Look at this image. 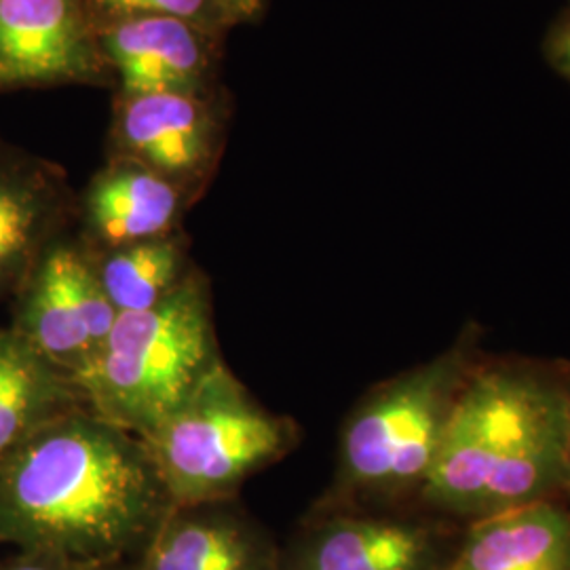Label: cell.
<instances>
[{
  "label": "cell",
  "instance_id": "obj_10",
  "mask_svg": "<svg viewBox=\"0 0 570 570\" xmlns=\"http://www.w3.org/2000/svg\"><path fill=\"white\" fill-rule=\"evenodd\" d=\"M72 197L60 165L0 138V301L63 237Z\"/></svg>",
  "mask_w": 570,
  "mask_h": 570
},
{
  "label": "cell",
  "instance_id": "obj_21",
  "mask_svg": "<svg viewBox=\"0 0 570 570\" xmlns=\"http://www.w3.org/2000/svg\"><path fill=\"white\" fill-rule=\"evenodd\" d=\"M560 501L570 510V454L569 465H567V473H564V482H562V492H560Z\"/></svg>",
  "mask_w": 570,
  "mask_h": 570
},
{
  "label": "cell",
  "instance_id": "obj_20",
  "mask_svg": "<svg viewBox=\"0 0 570 570\" xmlns=\"http://www.w3.org/2000/svg\"><path fill=\"white\" fill-rule=\"evenodd\" d=\"M225 2L237 13L239 20H247V18L258 16V11L263 7V0H225Z\"/></svg>",
  "mask_w": 570,
  "mask_h": 570
},
{
  "label": "cell",
  "instance_id": "obj_4",
  "mask_svg": "<svg viewBox=\"0 0 570 570\" xmlns=\"http://www.w3.org/2000/svg\"><path fill=\"white\" fill-rule=\"evenodd\" d=\"M220 364L209 284L193 268L164 303L119 315L102 348L68 379L94 414L144 438Z\"/></svg>",
  "mask_w": 570,
  "mask_h": 570
},
{
  "label": "cell",
  "instance_id": "obj_3",
  "mask_svg": "<svg viewBox=\"0 0 570 570\" xmlns=\"http://www.w3.org/2000/svg\"><path fill=\"white\" fill-rule=\"evenodd\" d=\"M482 327L419 366L367 389L341 429L332 487L320 510H410L428 484L459 395L482 357Z\"/></svg>",
  "mask_w": 570,
  "mask_h": 570
},
{
  "label": "cell",
  "instance_id": "obj_6",
  "mask_svg": "<svg viewBox=\"0 0 570 570\" xmlns=\"http://www.w3.org/2000/svg\"><path fill=\"white\" fill-rule=\"evenodd\" d=\"M465 527L416 510H317L282 570H450Z\"/></svg>",
  "mask_w": 570,
  "mask_h": 570
},
{
  "label": "cell",
  "instance_id": "obj_9",
  "mask_svg": "<svg viewBox=\"0 0 570 570\" xmlns=\"http://www.w3.org/2000/svg\"><path fill=\"white\" fill-rule=\"evenodd\" d=\"M220 129L199 94L122 96L115 144L131 159L176 184L193 202L218 157Z\"/></svg>",
  "mask_w": 570,
  "mask_h": 570
},
{
  "label": "cell",
  "instance_id": "obj_5",
  "mask_svg": "<svg viewBox=\"0 0 570 570\" xmlns=\"http://www.w3.org/2000/svg\"><path fill=\"white\" fill-rule=\"evenodd\" d=\"M140 440L174 508H188L233 499L247 478L301 444V428L261 406L220 364Z\"/></svg>",
  "mask_w": 570,
  "mask_h": 570
},
{
  "label": "cell",
  "instance_id": "obj_18",
  "mask_svg": "<svg viewBox=\"0 0 570 570\" xmlns=\"http://www.w3.org/2000/svg\"><path fill=\"white\" fill-rule=\"evenodd\" d=\"M63 556L51 551L16 550V553L0 560V570H87Z\"/></svg>",
  "mask_w": 570,
  "mask_h": 570
},
{
  "label": "cell",
  "instance_id": "obj_1",
  "mask_svg": "<svg viewBox=\"0 0 570 570\" xmlns=\"http://www.w3.org/2000/svg\"><path fill=\"white\" fill-rule=\"evenodd\" d=\"M174 503L142 440L77 407L0 465V546L81 567L144 551Z\"/></svg>",
  "mask_w": 570,
  "mask_h": 570
},
{
  "label": "cell",
  "instance_id": "obj_8",
  "mask_svg": "<svg viewBox=\"0 0 570 570\" xmlns=\"http://www.w3.org/2000/svg\"><path fill=\"white\" fill-rule=\"evenodd\" d=\"M87 0H0V94L104 75Z\"/></svg>",
  "mask_w": 570,
  "mask_h": 570
},
{
  "label": "cell",
  "instance_id": "obj_13",
  "mask_svg": "<svg viewBox=\"0 0 570 570\" xmlns=\"http://www.w3.org/2000/svg\"><path fill=\"white\" fill-rule=\"evenodd\" d=\"M186 193L157 171L115 157L89 183L81 202L85 244L100 252L178 233Z\"/></svg>",
  "mask_w": 570,
  "mask_h": 570
},
{
  "label": "cell",
  "instance_id": "obj_11",
  "mask_svg": "<svg viewBox=\"0 0 570 570\" xmlns=\"http://www.w3.org/2000/svg\"><path fill=\"white\" fill-rule=\"evenodd\" d=\"M138 569L282 570V551L228 499L169 511Z\"/></svg>",
  "mask_w": 570,
  "mask_h": 570
},
{
  "label": "cell",
  "instance_id": "obj_22",
  "mask_svg": "<svg viewBox=\"0 0 570 570\" xmlns=\"http://www.w3.org/2000/svg\"><path fill=\"white\" fill-rule=\"evenodd\" d=\"M87 570H140L138 567H134V569H122L119 567V562L117 564H106V567H91V569Z\"/></svg>",
  "mask_w": 570,
  "mask_h": 570
},
{
  "label": "cell",
  "instance_id": "obj_7",
  "mask_svg": "<svg viewBox=\"0 0 570 570\" xmlns=\"http://www.w3.org/2000/svg\"><path fill=\"white\" fill-rule=\"evenodd\" d=\"M9 326L68 376L81 370L119 320L85 245L60 237L16 292Z\"/></svg>",
  "mask_w": 570,
  "mask_h": 570
},
{
  "label": "cell",
  "instance_id": "obj_15",
  "mask_svg": "<svg viewBox=\"0 0 570 570\" xmlns=\"http://www.w3.org/2000/svg\"><path fill=\"white\" fill-rule=\"evenodd\" d=\"M87 407L66 372L0 326V465L63 414Z\"/></svg>",
  "mask_w": 570,
  "mask_h": 570
},
{
  "label": "cell",
  "instance_id": "obj_12",
  "mask_svg": "<svg viewBox=\"0 0 570 570\" xmlns=\"http://www.w3.org/2000/svg\"><path fill=\"white\" fill-rule=\"evenodd\" d=\"M209 37L176 18H117L98 28L104 60L119 75L122 96L199 94Z\"/></svg>",
  "mask_w": 570,
  "mask_h": 570
},
{
  "label": "cell",
  "instance_id": "obj_17",
  "mask_svg": "<svg viewBox=\"0 0 570 570\" xmlns=\"http://www.w3.org/2000/svg\"><path fill=\"white\" fill-rule=\"evenodd\" d=\"M96 4L106 20L117 18H176L202 28L207 35L223 32L235 21L237 13L225 0H87Z\"/></svg>",
  "mask_w": 570,
  "mask_h": 570
},
{
  "label": "cell",
  "instance_id": "obj_14",
  "mask_svg": "<svg viewBox=\"0 0 570 570\" xmlns=\"http://www.w3.org/2000/svg\"><path fill=\"white\" fill-rule=\"evenodd\" d=\"M450 570H570V510L541 501L468 524Z\"/></svg>",
  "mask_w": 570,
  "mask_h": 570
},
{
  "label": "cell",
  "instance_id": "obj_2",
  "mask_svg": "<svg viewBox=\"0 0 570 570\" xmlns=\"http://www.w3.org/2000/svg\"><path fill=\"white\" fill-rule=\"evenodd\" d=\"M570 454V362L478 360L416 510L468 527L560 501Z\"/></svg>",
  "mask_w": 570,
  "mask_h": 570
},
{
  "label": "cell",
  "instance_id": "obj_19",
  "mask_svg": "<svg viewBox=\"0 0 570 570\" xmlns=\"http://www.w3.org/2000/svg\"><path fill=\"white\" fill-rule=\"evenodd\" d=\"M553 53L558 63L570 75V23L558 35V39L553 42Z\"/></svg>",
  "mask_w": 570,
  "mask_h": 570
},
{
  "label": "cell",
  "instance_id": "obj_16",
  "mask_svg": "<svg viewBox=\"0 0 570 570\" xmlns=\"http://www.w3.org/2000/svg\"><path fill=\"white\" fill-rule=\"evenodd\" d=\"M91 261L119 315L142 313L164 303L195 268L188 265L186 244L178 233L91 254Z\"/></svg>",
  "mask_w": 570,
  "mask_h": 570
}]
</instances>
